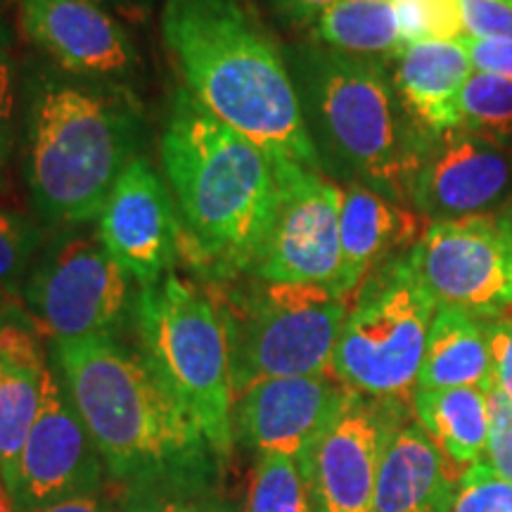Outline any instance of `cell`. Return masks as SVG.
I'll return each mask as SVG.
<instances>
[{"instance_id":"6da1fadb","label":"cell","mask_w":512,"mask_h":512,"mask_svg":"<svg viewBox=\"0 0 512 512\" xmlns=\"http://www.w3.org/2000/svg\"><path fill=\"white\" fill-rule=\"evenodd\" d=\"M181 254L207 283L252 275L278 204L275 162L181 88L162 133Z\"/></svg>"},{"instance_id":"7a4b0ae2","label":"cell","mask_w":512,"mask_h":512,"mask_svg":"<svg viewBox=\"0 0 512 512\" xmlns=\"http://www.w3.org/2000/svg\"><path fill=\"white\" fill-rule=\"evenodd\" d=\"M162 38L185 91L271 159L320 169L290 62L242 0H164Z\"/></svg>"},{"instance_id":"3957f363","label":"cell","mask_w":512,"mask_h":512,"mask_svg":"<svg viewBox=\"0 0 512 512\" xmlns=\"http://www.w3.org/2000/svg\"><path fill=\"white\" fill-rule=\"evenodd\" d=\"M143 114L121 83L38 64L22 86V169L43 221L86 226L140 157Z\"/></svg>"},{"instance_id":"277c9868","label":"cell","mask_w":512,"mask_h":512,"mask_svg":"<svg viewBox=\"0 0 512 512\" xmlns=\"http://www.w3.org/2000/svg\"><path fill=\"white\" fill-rule=\"evenodd\" d=\"M53 358L114 482H216L219 458L140 351L117 337H81L53 342Z\"/></svg>"},{"instance_id":"5b68a950","label":"cell","mask_w":512,"mask_h":512,"mask_svg":"<svg viewBox=\"0 0 512 512\" xmlns=\"http://www.w3.org/2000/svg\"><path fill=\"white\" fill-rule=\"evenodd\" d=\"M290 72L313 145L356 183L408 204L427 138L403 110L380 64L330 48H306Z\"/></svg>"},{"instance_id":"8992f818","label":"cell","mask_w":512,"mask_h":512,"mask_svg":"<svg viewBox=\"0 0 512 512\" xmlns=\"http://www.w3.org/2000/svg\"><path fill=\"white\" fill-rule=\"evenodd\" d=\"M228 344L233 399L273 377L332 373L351 297L323 285L268 283L245 275L207 283Z\"/></svg>"},{"instance_id":"52a82bcc","label":"cell","mask_w":512,"mask_h":512,"mask_svg":"<svg viewBox=\"0 0 512 512\" xmlns=\"http://www.w3.org/2000/svg\"><path fill=\"white\" fill-rule=\"evenodd\" d=\"M133 309L140 354L197 422L223 467L235 444L233 384L226 332L214 299L192 280L169 273L155 285L140 287Z\"/></svg>"},{"instance_id":"ba28073f","label":"cell","mask_w":512,"mask_h":512,"mask_svg":"<svg viewBox=\"0 0 512 512\" xmlns=\"http://www.w3.org/2000/svg\"><path fill=\"white\" fill-rule=\"evenodd\" d=\"M332 356V375L351 392L413 403L437 302L406 254L368 275L354 294Z\"/></svg>"},{"instance_id":"9c48e42d","label":"cell","mask_w":512,"mask_h":512,"mask_svg":"<svg viewBox=\"0 0 512 512\" xmlns=\"http://www.w3.org/2000/svg\"><path fill=\"white\" fill-rule=\"evenodd\" d=\"M131 283L100 242L98 230L69 226L36 256L22 283V304L53 342L117 337L136 311Z\"/></svg>"},{"instance_id":"30bf717a","label":"cell","mask_w":512,"mask_h":512,"mask_svg":"<svg viewBox=\"0 0 512 512\" xmlns=\"http://www.w3.org/2000/svg\"><path fill=\"white\" fill-rule=\"evenodd\" d=\"M406 259L437 306L479 320L512 311V230L501 209L427 223Z\"/></svg>"},{"instance_id":"8fae6325","label":"cell","mask_w":512,"mask_h":512,"mask_svg":"<svg viewBox=\"0 0 512 512\" xmlns=\"http://www.w3.org/2000/svg\"><path fill=\"white\" fill-rule=\"evenodd\" d=\"M278 204L254 278L268 283L323 285L337 292L342 268L339 207L342 188L320 169L273 159Z\"/></svg>"},{"instance_id":"7c38bea8","label":"cell","mask_w":512,"mask_h":512,"mask_svg":"<svg viewBox=\"0 0 512 512\" xmlns=\"http://www.w3.org/2000/svg\"><path fill=\"white\" fill-rule=\"evenodd\" d=\"M411 408L413 403L349 394L297 460L313 512H370L384 444Z\"/></svg>"},{"instance_id":"4fadbf2b","label":"cell","mask_w":512,"mask_h":512,"mask_svg":"<svg viewBox=\"0 0 512 512\" xmlns=\"http://www.w3.org/2000/svg\"><path fill=\"white\" fill-rule=\"evenodd\" d=\"M512 195V152L505 140L456 126L427 138L408 204L430 223L491 214Z\"/></svg>"},{"instance_id":"5bb4252c","label":"cell","mask_w":512,"mask_h":512,"mask_svg":"<svg viewBox=\"0 0 512 512\" xmlns=\"http://www.w3.org/2000/svg\"><path fill=\"white\" fill-rule=\"evenodd\" d=\"M102 463L91 434L50 366L36 422L24 441L17 475L8 491L15 512H41L69 498L95 496Z\"/></svg>"},{"instance_id":"9a60e30c","label":"cell","mask_w":512,"mask_h":512,"mask_svg":"<svg viewBox=\"0 0 512 512\" xmlns=\"http://www.w3.org/2000/svg\"><path fill=\"white\" fill-rule=\"evenodd\" d=\"M95 221L102 245L140 287L159 283L181 256L174 197L143 155L126 166Z\"/></svg>"},{"instance_id":"2e32d148","label":"cell","mask_w":512,"mask_h":512,"mask_svg":"<svg viewBox=\"0 0 512 512\" xmlns=\"http://www.w3.org/2000/svg\"><path fill=\"white\" fill-rule=\"evenodd\" d=\"M19 27L57 69L81 79L121 83L140 67L131 31L86 0H19Z\"/></svg>"},{"instance_id":"e0dca14e","label":"cell","mask_w":512,"mask_h":512,"mask_svg":"<svg viewBox=\"0 0 512 512\" xmlns=\"http://www.w3.org/2000/svg\"><path fill=\"white\" fill-rule=\"evenodd\" d=\"M349 394L332 373L261 380L233 399L235 439L259 456L280 453L299 460Z\"/></svg>"},{"instance_id":"ac0fdd59","label":"cell","mask_w":512,"mask_h":512,"mask_svg":"<svg viewBox=\"0 0 512 512\" xmlns=\"http://www.w3.org/2000/svg\"><path fill=\"white\" fill-rule=\"evenodd\" d=\"M43 332L15 299L0 302V482H15L24 441L43 401L50 361Z\"/></svg>"},{"instance_id":"d6986e66","label":"cell","mask_w":512,"mask_h":512,"mask_svg":"<svg viewBox=\"0 0 512 512\" xmlns=\"http://www.w3.org/2000/svg\"><path fill=\"white\" fill-rule=\"evenodd\" d=\"M422 221L425 219L411 204L396 202L356 181L344 185L339 207L342 268L337 292L354 297L375 268L411 252L427 228Z\"/></svg>"},{"instance_id":"ffe728a7","label":"cell","mask_w":512,"mask_h":512,"mask_svg":"<svg viewBox=\"0 0 512 512\" xmlns=\"http://www.w3.org/2000/svg\"><path fill=\"white\" fill-rule=\"evenodd\" d=\"M458 479L420 422L403 418L384 444L370 512H451Z\"/></svg>"},{"instance_id":"44dd1931","label":"cell","mask_w":512,"mask_h":512,"mask_svg":"<svg viewBox=\"0 0 512 512\" xmlns=\"http://www.w3.org/2000/svg\"><path fill=\"white\" fill-rule=\"evenodd\" d=\"M472 74L460 41L413 43L396 57L394 88L425 136L460 126V91Z\"/></svg>"},{"instance_id":"7402d4cb","label":"cell","mask_w":512,"mask_h":512,"mask_svg":"<svg viewBox=\"0 0 512 512\" xmlns=\"http://www.w3.org/2000/svg\"><path fill=\"white\" fill-rule=\"evenodd\" d=\"M491 384L494 373L482 320L451 306H439L427 335L418 389L477 387L486 392Z\"/></svg>"},{"instance_id":"603a6c76","label":"cell","mask_w":512,"mask_h":512,"mask_svg":"<svg viewBox=\"0 0 512 512\" xmlns=\"http://www.w3.org/2000/svg\"><path fill=\"white\" fill-rule=\"evenodd\" d=\"M413 413L458 477L482 463L489 434V411L482 389H418Z\"/></svg>"},{"instance_id":"cb8c5ba5","label":"cell","mask_w":512,"mask_h":512,"mask_svg":"<svg viewBox=\"0 0 512 512\" xmlns=\"http://www.w3.org/2000/svg\"><path fill=\"white\" fill-rule=\"evenodd\" d=\"M316 38L325 48L366 60H396L406 48L392 0H339L316 19Z\"/></svg>"},{"instance_id":"d4e9b609","label":"cell","mask_w":512,"mask_h":512,"mask_svg":"<svg viewBox=\"0 0 512 512\" xmlns=\"http://www.w3.org/2000/svg\"><path fill=\"white\" fill-rule=\"evenodd\" d=\"M245 512H313L297 460L280 453L259 456L249 479Z\"/></svg>"},{"instance_id":"484cf974","label":"cell","mask_w":512,"mask_h":512,"mask_svg":"<svg viewBox=\"0 0 512 512\" xmlns=\"http://www.w3.org/2000/svg\"><path fill=\"white\" fill-rule=\"evenodd\" d=\"M460 126L484 136L512 138V81L472 72L460 91Z\"/></svg>"},{"instance_id":"4316f807","label":"cell","mask_w":512,"mask_h":512,"mask_svg":"<svg viewBox=\"0 0 512 512\" xmlns=\"http://www.w3.org/2000/svg\"><path fill=\"white\" fill-rule=\"evenodd\" d=\"M121 512H238L214 482H145L124 486Z\"/></svg>"},{"instance_id":"83f0119b","label":"cell","mask_w":512,"mask_h":512,"mask_svg":"<svg viewBox=\"0 0 512 512\" xmlns=\"http://www.w3.org/2000/svg\"><path fill=\"white\" fill-rule=\"evenodd\" d=\"M46 242V230L36 221L0 207V292H12L24 283Z\"/></svg>"},{"instance_id":"f1b7e54d","label":"cell","mask_w":512,"mask_h":512,"mask_svg":"<svg viewBox=\"0 0 512 512\" xmlns=\"http://www.w3.org/2000/svg\"><path fill=\"white\" fill-rule=\"evenodd\" d=\"M401 41H458L465 36L460 0H392Z\"/></svg>"},{"instance_id":"f546056e","label":"cell","mask_w":512,"mask_h":512,"mask_svg":"<svg viewBox=\"0 0 512 512\" xmlns=\"http://www.w3.org/2000/svg\"><path fill=\"white\" fill-rule=\"evenodd\" d=\"M451 512H512V482L477 463L458 479Z\"/></svg>"},{"instance_id":"4dcf8cb0","label":"cell","mask_w":512,"mask_h":512,"mask_svg":"<svg viewBox=\"0 0 512 512\" xmlns=\"http://www.w3.org/2000/svg\"><path fill=\"white\" fill-rule=\"evenodd\" d=\"M486 411H489V434H486L484 460L491 472L505 482H512V399L496 384L486 389Z\"/></svg>"},{"instance_id":"1f68e13d","label":"cell","mask_w":512,"mask_h":512,"mask_svg":"<svg viewBox=\"0 0 512 512\" xmlns=\"http://www.w3.org/2000/svg\"><path fill=\"white\" fill-rule=\"evenodd\" d=\"M17 110H19V86H17V62L12 53V31L0 17V164L10 159L12 145L17 140Z\"/></svg>"},{"instance_id":"d6a6232c","label":"cell","mask_w":512,"mask_h":512,"mask_svg":"<svg viewBox=\"0 0 512 512\" xmlns=\"http://www.w3.org/2000/svg\"><path fill=\"white\" fill-rule=\"evenodd\" d=\"M465 36L512 41V5L505 0H460Z\"/></svg>"},{"instance_id":"836d02e7","label":"cell","mask_w":512,"mask_h":512,"mask_svg":"<svg viewBox=\"0 0 512 512\" xmlns=\"http://www.w3.org/2000/svg\"><path fill=\"white\" fill-rule=\"evenodd\" d=\"M486 344H489L494 384L512 399V311L482 320Z\"/></svg>"},{"instance_id":"e575fe53","label":"cell","mask_w":512,"mask_h":512,"mask_svg":"<svg viewBox=\"0 0 512 512\" xmlns=\"http://www.w3.org/2000/svg\"><path fill=\"white\" fill-rule=\"evenodd\" d=\"M458 41L475 72L494 74L512 81V41L508 38L460 36Z\"/></svg>"},{"instance_id":"d590c367","label":"cell","mask_w":512,"mask_h":512,"mask_svg":"<svg viewBox=\"0 0 512 512\" xmlns=\"http://www.w3.org/2000/svg\"><path fill=\"white\" fill-rule=\"evenodd\" d=\"M339 0H271L273 10L290 24H316V19Z\"/></svg>"},{"instance_id":"8d00e7d4","label":"cell","mask_w":512,"mask_h":512,"mask_svg":"<svg viewBox=\"0 0 512 512\" xmlns=\"http://www.w3.org/2000/svg\"><path fill=\"white\" fill-rule=\"evenodd\" d=\"M41 512H114V510L110 508V503H105L98 494H95V496L69 498V501L50 505V508Z\"/></svg>"},{"instance_id":"74e56055","label":"cell","mask_w":512,"mask_h":512,"mask_svg":"<svg viewBox=\"0 0 512 512\" xmlns=\"http://www.w3.org/2000/svg\"><path fill=\"white\" fill-rule=\"evenodd\" d=\"M86 3L100 5V8L114 12V15H128V17H143L147 10L152 8L155 0H86Z\"/></svg>"},{"instance_id":"f35d334b","label":"cell","mask_w":512,"mask_h":512,"mask_svg":"<svg viewBox=\"0 0 512 512\" xmlns=\"http://www.w3.org/2000/svg\"><path fill=\"white\" fill-rule=\"evenodd\" d=\"M0 512H15V505H12V498L3 484H0Z\"/></svg>"},{"instance_id":"ab89813d","label":"cell","mask_w":512,"mask_h":512,"mask_svg":"<svg viewBox=\"0 0 512 512\" xmlns=\"http://www.w3.org/2000/svg\"><path fill=\"white\" fill-rule=\"evenodd\" d=\"M501 211H503L505 221H508V226H510V230H512V197H510V202H508V204H503Z\"/></svg>"},{"instance_id":"60d3db41","label":"cell","mask_w":512,"mask_h":512,"mask_svg":"<svg viewBox=\"0 0 512 512\" xmlns=\"http://www.w3.org/2000/svg\"><path fill=\"white\" fill-rule=\"evenodd\" d=\"M5 188V176H3V164H0V190Z\"/></svg>"},{"instance_id":"b9f144b4","label":"cell","mask_w":512,"mask_h":512,"mask_svg":"<svg viewBox=\"0 0 512 512\" xmlns=\"http://www.w3.org/2000/svg\"><path fill=\"white\" fill-rule=\"evenodd\" d=\"M505 3H508V0H505ZM510 5H512V3H510Z\"/></svg>"},{"instance_id":"7bdbcfd3","label":"cell","mask_w":512,"mask_h":512,"mask_svg":"<svg viewBox=\"0 0 512 512\" xmlns=\"http://www.w3.org/2000/svg\"><path fill=\"white\" fill-rule=\"evenodd\" d=\"M508 3H512V0H508Z\"/></svg>"},{"instance_id":"ee69618b","label":"cell","mask_w":512,"mask_h":512,"mask_svg":"<svg viewBox=\"0 0 512 512\" xmlns=\"http://www.w3.org/2000/svg\"><path fill=\"white\" fill-rule=\"evenodd\" d=\"M0 484H3V482H0Z\"/></svg>"}]
</instances>
